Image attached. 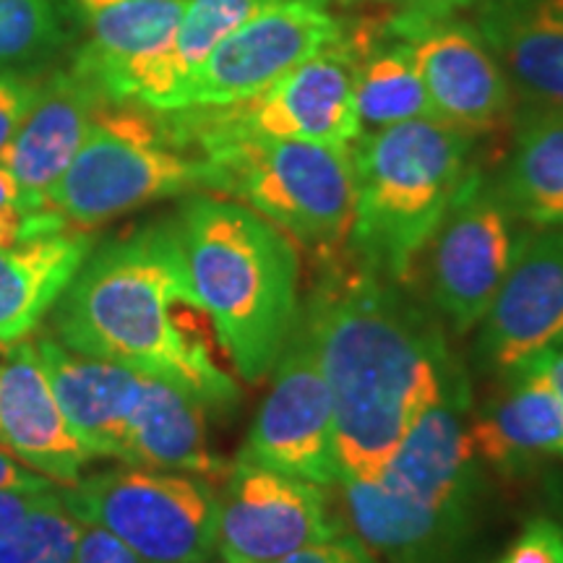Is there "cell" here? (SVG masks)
<instances>
[{
  "label": "cell",
  "instance_id": "277c9868",
  "mask_svg": "<svg viewBox=\"0 0 563 563\" xmlns=\"http://www.w3.org/2000/svg\"><path fill=\"white\" fill-rule=\"evenodd\" d=\"M175 224L224 357L243 382H264L300 313L295 243L258 211L222 196H191Z\"/></svg>",
  "mask_w": 563,
  "mask_h": 563
},
{
  "label": "cell",
  "instance_id": "3957f363",
  "mask_svg": "<svg viewBox=\"0 0 563 563\" xmlns=\"http://www.w3.org/2000/svg\"><path fill=\"white\" fill-rule=\"evenodd\" d=\"M334 488L344 525L376 563H456L477 493L467 382L443 389L376 481Z\"/></svg>",
  "mask_w": 563,
  "mask_h": 563
},
{
  "label": "cell",
  "instance_id": "5b68a950",
  "mask_svg": "<svg viewBox=\"0 0 563 563\" xmlns=\"http://www.w3.org/2000/svg\"><path fill=\"white\" fill-rule=\"evenodd\" d=\"M475 139L431 118L365 131L350 144L355 211L344 249L378 277L407 285L460 194Z\"/></svg>",
  "mask_w": 563,
  "mask_h": 563
},
{
  "label": "cell",
  "instance_id": "7402d4cb",
  "mask_svg": "<svg viewBox=\"0 0 563 563\" xmlns=\"http://www.w3.org/2000/svg\"><path fill=\"white\" fill-rule=\"evenodd\" d=\"M279 3L287 0H188L173 40L125 70L110 89L108 102H131L157 112L178 110L183 89L209 53L245 21Z\"/></svg>",
  "mask_w": 563,
  "mask_h": 563
},
{
  "label": "cell",
  "instance_id": "9c48e42d",
  "mask_svg": "<svg viewBox=\"0 0 563 563\" xmlns=\"http://www.w3.org/2000/svg\"><path fill=\"white\" fill-rule=\"evenodd\" d=\"M58 496L81 525L112 532L144 563H209L217 551V490L203 477L125 464Z\"/></svg>",
  "mask_w": 563,
  "mask_h": 563
},
{
  "label": "cell",
  "instance_id": "9a60e30c",
  "mask_svg": "<svg viewBox=\"0 0 563 563\" xmlns=\"http://www.w3.org/2000/svg\"><path fill=\"white\" fill-rule=\"evenodd\" d=\"M481 323L477 355L490 371L511 373L563 350V228H538L519 238Z\"/></svg>",
  "mask_w": 563,
  "mask_h": 563
},
{
  "label": "cell",
  "instance_id": "ffe728a7",
  "mask_svg": "<svg viewBox=\"0 0 563 563\" xmlns=\"http://www.w3.org/2000/svg\"><path fill=\"white\" fill-rule=\"evenodd\" d=\"M188 0H66L70 24L81 32L70 70L104 102L125 70L159 53L178 30Z\"/></svg>",
  "mask_w": 563,
  "mask_h": 563
},
{
  "label": "cell",
  "instance_id": "44dd1931",
  "mask_svg": "<svg viewBox=\"0 0 563 563\" xmlns=\"http://www.w3.org/2000/svg\"><path fill=\"white\" fill-rule=\"evenodd\" d=\"M509 384L470 422L475 454L501 473L527 470L540 460H563V399L532 361L506 373Z\"/></svg>",
  "mask_w": 563,
  "mask_h": 563
},
{
  "label": "cell",
  "instance_id": "836d02e7",
  "mask_svg": "<svg viewBox=\"0 0 563 563\" xmlns=\"http://www.w3.org/2000/svg\"><path fill=\"white\" fill-rule=\"evenodd\" d=\"M58 496V488L42 490H0V532L11 530L19 522H24L32 511L42 509Z\"/></svg>",
  "mask_w": 563,
  "mask_h": 563
},
{
  "label": "cell",
  "instance_id": "4dcf8cb0",
  "mask_svg": "<svg viewBox=\"0 0 563 563\" xmlns=\"http://www.w3.org/2000/svg\"><path fill=\"white\" fill-rule=\"evenodd\" d=\"M498 563H563V527L532 519Z\"/></svg>",
  "mask_w": 563,
  "mask_h": 563
},
{
  "label": "cell",
  "instance_id": "e575fe53",
  "mask_svg": "<svg viewBox=\"0 0 563 563\" xmlns=\"http://www.w3.org/2000/svg\"><path fill=\"white\" fill-rule=\"evenodd\" d=\"M42 488H55L53 481H47L45 475L34 473V470L24 467L19 460L0 449V490H42Z\"/></svg>",
  "mask_w": 563,
  "mask_h": 563
},
{
  "label": "cell",
  "instance_id": "f1b7e54d",
  "mask_svg": "<svg viewBox=\"0 0 563 563\" xmlns=\"http://www.w3.org/2000/svg\"><path fill=\"white\" fill-rule=\"evenodd\" d=\"M68 224L53 209H34L21 194L13 175L0 165V245L11 249L30 238L66 230Z\"/></svg>",
  "mask_w": 563,
  "mask_h": 563
},
{
  "label": "cell",
  "instance_id": "d6a6232c",
  "mask_svg": "<svg viewBox=\"0 0 563 563\" xmlns=\"http://www.w3.org/2000/svg\"><path fill=\"white\" fill-rule=\"evenodd\" d=\"M76 563H144L123 540L97 525H81Z\"/></svg>",
  "mask_w": 563,
  "mask_h": 563
},
{
  "label": "cell",
  "instance_id": "4316f807",
  "mask_svg": "<svg viewBox=\"0 0 563 563\" xmlns=\"http://www.w3.org/2000/svg\"><path fill=\"white\" fill-rule=\"evenodd\" d=\"M68 40L66 0H0V70H45Z\"/></svg>",
  "mask_w": 563,
  "mask_h": 563
},
{
  "label": "cell",
  "instance_id": "d4e9b609",
  "mask_svg": "<svg viewBox=\"0 0 563 563\" xmlns=\"http://www.w3.org/2000/svg\"><path fill=\"white\" fill-rule=\"evenodd\" d=\"M355 53V112L361 133L433 118L426 87L405 42L386 32L384 19L344 26Z\"/></svg>",
  "mask_w": 563,
  "mask_h": 563
},
{
  "label": "cell",
  "instance_id": "6da1fadb",
  "mask_svg": "<svg viewBox=\"0 0 563 563\" xmlns=\"http://www.w3.org/2000/svg\"><path fill=\"white\" fill-rule=\"evenodd\" d=\"M300 319L332 394L342 481H376L462 373L402 285L355 262L316 282Z\"/></svg>",
  "mask_w": 563,
  "mask_h": 563
},
{
  "label": "cell",
  "instance_id": "8d00e7d4",
  "mask_svg": "<svg viewBox=\"0 0 563 563\" xmlns=\"http://www.w3.org/2000/svg\"><path fill=\"white\" fill-rule=\"evenodd\" d=\"M540 365H543L548 382H551V386L555 391H559V397L563 399V350H555L551 352V355H543L538 357Z\"/></svg>",
  "mask_w": 563,
  "mask_h": 563
},
{
  "label": "cell",
  "instance_id": "2e32d148",
  "mask_svg": "<svg viewBox=\"0 0 563 563\" xmlns=\"http://www.w3.org/2000/svg\"><path fill=\"white\" fill-rule=\"evenodd\" d=\"M0 443L13 460L58 485H74L95 460L70 431L30 340L0 344Z\"/></svg>",
  "mask_w": 563,
  "mask_h": 563
},
{
  "label": "cell",
  "instance_id": "4fadbf2b",
  "mask_svg": "<svg viewBox=\"0 0 563 563\" xmlns=\"http://www.w3.org/2000/svg\"><path fill=\"white\" fill-rule=\"evenodd\" d=\"M217 490V551L228 563H277L344 530L323 485L232 462Z\"/></svg>",
  "mask_w": 563,
  "mask_h": 563
},
{
  "label": "cell",
  "instance_id": "f35d334b",
  "mask_svg": "<svg viewBox=\"0 0 563 563\" xmlns=\"http://www.w3.org/2000/svg\"><path fill=\"white\" fill-rule=\"evenodd\" d=\"M224 563H228V561H224Z\"/></svg>",
  "mask_w": 563,
  "mask_h": 563
},
{
  "label": "cell",
  "instance_id": "f546056e",
  "mask_svg": "<svg viewBox=\"0 0 563 563\" xmlns=\"http://www.w3.org/2000/svg\"><path fill=\"white\" fill-rule=\"evenodd\" d=\"M45 70H0V157L30 112Z\"/></svg>",
  "mask_w": 563,
  "mask_h": 563
},
{
  "label": "cell",
  "instance_id": "d590c367",
  "mask_svg": "<svg viewBox=\"0 0 563 563\" xmlns=\"http://www.w3.org/2000/svg\"><path fill=\"white\" fill-rule=\"evenodd\" d=\"M384 3H394L399 9L418 11V13H433V16H443V13H456L464 9H473L481 0H384Z\"/></svg>",
  "mask_w": 563,
  "mask_h": 563
},
{
  "label": "cell",
  "instance_id": "7a4b0ae2",
  "mask_svg": "<svg viewBox=\"0 0 563 563\" xmlns=\"http://www.w3.org/2000/svg\"><path fill=\"white\" fill-rule=\"evenodd\" d=\"M51 329L63 347L178 386L207 410H232L241 399L232 373L217 361L220 342L175 220L91 249L53 306Z\"/></svg>",
  "mask_w": 563,
  "mask_h": 563
},
{
  "label": "cell",
  "instance_id": "1f68e13d",
  "mask_svg": "<svg viewBox=\"0 0 563 563\" xmlns=\"http://www.w3.org/2000/svg\"><path fill=\"white\" fill-rule=\"evenodd\" d=\"M277 563H376L373 555L361 545V540L355 538L344 525V530L332 540H323V543L308 545L302 551H295Z\"/></svg>",
  "mask_w": 563,
  "mask_h": 563
},
{
  "label": "cell",
  "instance_id": "603a6c76",
  "mask_svg": "<svg viewBox=\"0 0 563 563\" xmlns=\"http://www.w3.org/2000/svg\"><path fill=\"white\" fill-rule=\"evenodd\" d=\"M95 241L87 230H58L0 245V344L26 340L66 292Z\"/></svg>",
  "mask_w": 563,
  "mask_h": 563
},
{
  "label": "cell",
  "instance_id": "8fae6325",
  "mask_svg": "<svg viewBox=\"0 0 563 563\" xmlns=\"http://www.w3.org/2000/svg\"><path fill=\"white\" fill-rule=\"evenodd\" d=\"M272 371L269 394L258 407L235 462L334 488L342 481V470L332 394L300 313Z\"/></svg>",
  "mask_w": 563,
  "mask_h": 563
},
{
  "label": "cell",
  "instance_id": "74e56055",
  "mask_svg": "<svg viewBox=\"0 0 563 563\" xmlns=\"http://www.w3.org/2000/svg\"><path fill=\"white\" fill-rule=\"evenodd\" d=\"M329 3H342V5H357V3H373V0H329ZM384 3V0H378Z\"/></svg>",
  "mask_w": 563,
  "mask_h": 563
},
{
  "label": "cell",
  "instance_id": "cb8c5ba5",
  "mask_svg": "<svg viewBox=\"0 0 563 563\" xmlns=\"http://www.w3.org/2000/svg\"><path fill=\"white\" fill-rule=\"evenodd\" d=\"M203 412L207 407L191 394L159 378L144 376L136 415L131 422L125 464L196 475L203 481L224 477L230 464L211 452Z\"/></svg>",
  "mask_w": 563,
  "mask_h": 563
},
{
  "label": "cell",
  "instance_id": "e0dca14e",
  "mask_svg": "<svg viewBox=\"0 0 563 563\" xmlns=\"http://www.w3.org/2000/svg\"><path fill=\"white\" fill-rule=\"evenodd\" d=\"M102 102L100 91L70 68L47 70L30 112L0 157L30 207L47 209V196L74 162Z\"/></svg>",
  "mask_w": 563,
  "mask_h": 563
},
{
  "label": "cell",
  "instance_id": "30bf717a",
  "mask_svg": "<svg viewBox=\"0 0 563 563\" xmlns=\"http://www.w3.org/2000/svg\"><path fill=\"white\" fill-rule=\"evenodd\" d=\"M514 222L496 178L470 170L420 256L428 300L454 332H473L488 313L519 245Z\"/></svg>",
  "mask_w": 563,
  "mask_h": 563
},
{
  "label": "cell",
  "instance_id": "52a82bcc",
  "mask_svg": "<svg viewBox=\"0 0 563 563\" xmlns=\"http://www.w3.org/2000/svg\"><path fill=\"white\" fill-rule=\"evenodd\" d=\"M214 191L269 220L290 241L332 256L347 245L355 211L350 146L298 139H230L201 146Z\"/></svg>",
  "mask_w": 563,
  "mask_h": 563
},
{
  "label": "cell",
  "instance_id": "484cf974",
  "mask_svg": "<svg viewBox=\"0 0 563 563\" xmlns=\"http://www.w3.org/2000/svg\"><path fill=\"white\" fill-rule=\"evenodd\" d=\"M498 194L517 220L563 228V112L519 110Z\"/></svg>",
  "mask_w": 563,
  "mask_h": 563
},
{
  "label": "cell",
  "instance_id": "8992f818",
  "mask_svg": "<svg viewBox=\"0 0 563 563\" xmlns=\"http://www.w3.org/2000/svg\"><path fill=\"white\" fill-rule=\"evenodd\" d=\"M214 191V170L170 136L157 110L102 102L47 209L74 230H91L125 211L173 196Z\"/></svg>",
  "mask_w": 563,
  "mask_h": 563
},
{
  "label": "cell",
  "instance_id": "d6986e66",
  "mask_svg": "<svg viewBox=\"0 0 563 563\" xmlns=\"http://www.w3.org/2000/svg\"><path fill=\"white\" fill-rule=\"evenodd\" d=\"M475 26L519 110L563 112V0H481Z\"/></svg>",
  "mask_w": 563,
  "mask_h": 563
},
{
  "label": "cell",
  "instance_id": "ac0fdd59",
  "mask_svg": "<svg viewBox=\"0 0 563 563\" xmlns=\"http://www.w3.org/2000/svg\"><path fill=\"white\" fill-rule=\"evenodd\" d=\"M34 344L76 439L91 456H110L125 464L144 376L118 363L63 347L53 336Z\"/></svg>",
  "mask_w": 563,
  "mask_h": 563
},
{
  "label": "cell",
  "instance_id": "83f0119b",
  "mask_svg": "<svg viewBox=\"0 0 563 563\" xmlns=\"http://www.w3.org/2000/svg\"><path fill=\"white\" fill-rule=\"evenodd\" d=\"M79 534L81 522L55 496L24 522L0 532V563H76Z\"/></svg>",
  "mask_w": 563,
  "mask_h": 563
},
{
  "label": "cell",
  "instance_id": "5bb4252c",
  "mask_svg": "<svg viewBox=\"0 0 563 563\" xmlns=\"http://www.w3.org/2000/svg\"><path fill=\"white\" fill-rule=\"evenodd\" d=\"M344 21L323 0H287L228 34L180 95L178 110L222 108L269 89L279 76L342 40Z\"/></svg>",
  "mask_w": 563,
  "mask_h": 563
},
{
  "label": "cell",
  "instance_id": "ba28073f",
  "mask_svg": "<svg viewBox=\"0 0 563 563\" xmlns=\"http://www.w3.org/2000/svg\"><path fill=\"white\" fill-rule=\"evenodd\" d=\"M186 150L230 139H298L350 146L361 136L355 112V53L347 40L323 47L269 89L222 108L159 112Z\"/></svg>",
  "mask_w": 563,
  "mask_h": 563
},
{
  "label": "cell",
  "instance_id": "7c38bea8",
  "mask_svg": "<svg viewBox=\"0 0 563 563\" xmlns=\"http://www.w3.org/2000/svg\"><path fill=\"white\" fill-rule=\"evenodd\" d=\"M384 24L410 51L435 121L473 139L511 121V87L475 24L456 13L433 16L407 9L386 16Z\"/></svg>",
  "mask_w": 563,
  "mask_h": 563
}]
</instances>
